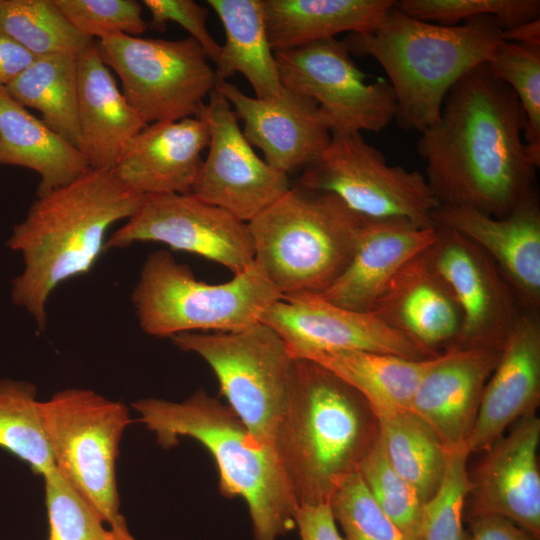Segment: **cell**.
<instances>
[{
	"instance_id": "obj_11",
	"label": "cell",
	"mask_w": 540,
	"mask_h": 540,
	"mask_svg": "<svg viewBox=\"0 0 540 540\" xmlns=\"http://www.w3.org/2000/svg\"><path fill=\"white\" fill-rule=\"evenodd\" d=\"M297 185L329 192L366 219H407L435 226L440 205L426 178L415 170L389 165L360 132H331L321 155L308 165Z\"/></svg>"
},
{
	"instance_id": "obj_15",
	"label": "cell",
	"mask_w": 540,
	"mask_h": 540,
	"mask_svg": "<svg viewBox=\"0 0 540 540\" xmlns=\"http://www.w3.org/2000/svg\"><path fill=\"white\" fill-rule=\"evenodd\" d=\"M197 116L207 123L210 139L191 193L249 223L289 191L288 175L255 153L231 105L216 88Z\"/></svg>"
},
{
	"instance_id": "obj_39",
	"label": "cell",
	"mask_w": 540,
	"mask_h": 540,
	"mask_svg": "<svg viewBox=\"0 0 540 540\" xmlns=\"http://www.w3.org/2000/svg\"><path fill=\"white\" fill-rule=\"evenodd\" d=\"M395 7L414 18L440 25L490 16L507 29L540 19L539 0H400Z\"/></svg>"
},
{
	"instance_id": "obj_18",
	"label": "cell",
	"mask_w": 540,
	"mask_h": 540,
	"mask_svg": "<svg viewBox=\"0 0 540 540\" xmlns=\"http://www.w3.org/2000/svg\"><path fill=\"white\" fill-rule=\"evenodd\" d=\"M219 90L243 126L247 141L274 169L288 175L303 170L328 146L331 131L312 99L283 87L278 97L259 99L234 84L217 80Z\"/></svg>"
},
{
	"instance_id": "obj_35",
	"label": "cell",
	"mask_w": 540,
	"mask_h": 540,
	"mask_svg": "<svg viewBox=\"0 0 540 540\" xmlns=\"http://www.w3.org/2000/svg\"><path fill=\"white\" fill-rule=\"evenodd\" d=\"M467 447L448 452L443 479L423 504L417 540H470L463 528L464 506L471 490Z\"/></svg>"
},
{
	"instance_id": "obj_44",
	"label": "cell",
	"mask_w": 540,
	"mask_h": 540,
	"mask_svg": "<svg viewBox=\"0 0 540 540\" xmlns=\"http://www.w3.org/2000/svg\"><path fill=\"white\" fill-rule=\"evenodd\" d=\"M35 59L34 54L0 32V88L8 86Z\"/></svg>"
},
{
	"instance_id": "obj_31",
	"label": "cell",
	"mask_w": 540,
	"mask_h": 540,
	"mask_svg": "<svg viewBox=\"0 0 540 540\" xmlns=\"http://www.w3.org/2000/svg\"><path fill=\"white\" fill-rule=\"evenodd\" d=\"M375 415L390 465L414 487L425 503L443 479L448 452L435 431L411 410L384 411Z\"/></svg>"
},
{
	"instance_id": "obj_28",
	"label": "cell",
	"mask_w": 540,
	"mask_h": 540,
	"mask_svg": "<svg viewBox=\"0 0 540 540\" xmlns=\"http://www.w3.org/2000/svg\"><path fill=\"white\" fill-rule=\"evenodd\" d=\"M207 4L219 17L226 37L215 62L217 80L227 81L240 73L256 98L278 97L283 86L268 39L262 0H208Z\"/></svg>"
},
{
	"instance_id": "obj_10",
	"label": "cell",
	"mask_w": 540,
	"mask_h": 540,
	"mask_svg": "<svg viewBox=\"0 0 540 540\" xmlns=\"http://www.w3.org/2000/svg\"><path fill=\"white\" fill-rule=\"evenodd\" d=\"M122 93L147 123L197 116L217 82L202 47L192 37L164 40L113 34L95 41Z\"/></svg>"
},
{
	"instance_id": "obj_16",
	"label": "cell",
	"mask_w": 540,
	"mask_h": 540,
	"mask_svg": "<svg viewBox=\"0 0 540 540\" xmlns=\"http://www.w3.org/2000/svg\"><path fill=\"white\" fill-rule=\"evenodd\" d=\"M294 358L314 351L363 350L421 360L434 357L372 312L338 306L321 293L283 295L261 316Z\"/></svg>"
},
{
	"instance_id": "obj_38",
	"label": "cell",
	"mask_w": 540,
	"mask_h": 540,
	"mask_svg": "<svg viewBox=\"0 0 540 540\" xmlns=\"http://www.w3.org/2000/svg\"><path fill=\"white\" fill-rule=\"evenodd\" d=\"M327 503L345 540H409L378 505L359 472L344 477Z\"/></svg>"
},
{
	"instance_id": "obj_32",
	"label": "cell",
	"mask_w": 540,
	"mask_h": 540,
	"mask_svg": "<svg viewBox=\"0 0 540 540\" xmlns=\"http://www.w3.org/2000/svg\"><path fill=\"white\" fill-rule=\"evenodd\" d=\"M0 32L36 57H78L94 41L66 19L54 0H0Z\"/></svg>"
},
{
	"instance_id": "obj_20",
	"label": "cell",
	"mask_w": 540,
	"mask_h": 540,
	"mask_svg": "<svg viewBox=\"0 0 540 540\" xmlns=\"http://www.w3.org/2000/svg\"><path fill=\"white\" fill-rule=\"evenodd\" d=\"M500 351L450 348L433 357L421 377L410 410L435 431L447 452L466 446Z\"/></svg>"
},
{
	"instance_id": "obj_33",
	"label": "cell",
	"mask_w": 540,
	"mask_h": 540,
	"mask_svg": "<svg viewBox=\"0 0 540 540\" xmlns=\"http://www.w3.org/2000/svg\"><path fill=\"white\" fill-rule=\"evenodd\" d=\"M0 447L39 475L55 469L45 437L37 387L28 381H0Z\"/></svg>"
},
{
	"instance_id": "obj_25",
	"label": "cell",
	"mask_w": 540,
	"mask_h": 540,
	"mask_svg": "<svg viewBox=\"0 0 540 540\" xmlns=\"http://www.w3.org/2000/svg\"><path fill=\"white\" fill-rule=\"evenodd\" d=\"M76 60L78 149L90 169L111 170L147 123L118 88L98 54L95 40Z\"/></svg>"
},
{
	"instance_id": "obj_27",
	"label": "cell",
	"mask_w": 540,
	"mask_h": 540,
	"mask_svg": "<svg viewBox=\"0 0 540 540\" xmlns=\"http://www.w3.org/2000/svg\"><path fill=\"white\" fill-rule=\"evenodd\" d=\"M394 0H262L274 52L335 38L342 32L369 33Z\"/></svg>"
},
{
	"instance_id": "obj_34",
	"label": "cell",
	"mask_w": 540,
	"mask_h": 540,
	"mask_svg": "<svg viewBox=\"0 0 540 540\" xmlns=\"http://www.w3.org/2000/svg\"><path fill=\"white\" fill-rule=\"evenodd\" d=\"M491 73L517 96L525 116L523 134L530 163L540 166V47L502 41L487 62Z\"/></svg>"
},
{
	"instance_id": "obj_4",
	"label": "cell",
	"mask_w": 540,
	"mask_h": 540,
	"mask_svg": "<svg viewBox=\"0 0 540 540\" xmlns=\"http://www.w3.org/2000/svg\"><path fill=\"white\" fill-rule=\"evenodd\" d=\"M503 32L502 24L490 16L440 25L394 5L372 32L350 33L343 41L350 53L381 65L395 95L397 123L421 133L439 120L451 88L491 59Z\"/></svg>"
},
{
	"instance_id": "obj_6",
	"label": "cell",
	"mask_w": 540,
	"mask_h": 540,
	"mask_svg": "<svg viewBox=\"0 0 540 540\" xmlns=\"http://www.w3.org/2000/svg\"><path fill=\"white\" fill-rule=\"evenodd\" d=\"M366 221L336 195L296 184L248 225L255 260L283 296L327 290L349 264Z\"/></svg>"
},
{
	"instance_id": "obj_9",
	"label": "cell",
	"mask_w": 540,
	"mask_h": 540,
	"mask_svg": "<svg viewBox=\"0 0 540 540\" xmlns=\"http://www.w3.org/2000/svg\"><path fill=\"white\" fill-rule=\"evenodd\" d=\"M170 339L208 363L229 407L258 441L272 446L294 359L281 337L258 322L237 332H185Z\"/></svg>"
},
{
	"instance_id": "obj_3",
	"label": "cell",
	"mask_w": 540,
	"mask_h": 540,
	"mask_svg": "<svg viewBox=\"0 0 540 540\" xmlns=\"http://www.w3.org/2000/svg\"><path fill=\"white\" fill-rule=\"evenodd\" d=\"M379 436L368 401L339 376L294 358L272 447L297 506L326 504Z\"/></svg>"
},
{
	"instance_id": "obj_41",
	"label": "cell",
	"mask_w": 540,
	"mask_h": 540,
	"mask_svg": "<svg viewBox=\"0 0 540 540\" xmlns=\"http://www.w3.org/2000/svg\"><path fill=\"white\" fill-rule=\"evenodd\" d=\"M151 14V24L157 30H163L168 21L182 26L206 53L208 59L217 61L221 45L207 29L208 11L193 0H144L142 1Z\"/></svg>"
},
{
	"instance_id": "obj_37",
	"label": "cell",
	"mask_w": 540,
	"mask_h": 540,
	"mask_svg": "<svg viewBox=\"0 0 540 540\" xmlns=\"http://www.w3.org/2000/svg\"><path fill=\"white\" fill-rule=\"evenodd\" d=\"M358 472L394 525L407 539L417 540L424 503L414 487L390 465L380 435L362 461Z\"/></svg>"
},
{
	"instance_id": "obj_2",
	"label": "cell",
	"mask_w": 540,
	"mask_h": 540,
	"mask_svg": "<svg viewBox=\"0 0 540 540\" xmlns=\"http://www.w3.org/2000/svg\"><path fill=\"white\" fill-rule=\"evenodd\" d=\"M143 196L111 170L86 173L41 196L14 226L7 246L21 253L23 271L11 282L12 301L39 330L47 325V303L62 283L88 273L105 251L108 229L127 220Z\"/></svg>"
},
{
	"instance_id": "obj_42",
	"label": "cell",
	"mask_w": 540,
	"mask_h": 540,
	"mask_svg": "<svg viewBox=\"0 0 540 540\" xmlns=\"http://www.w3.org/2000/svg\"><path fill=\"white\" fill-rule=\"evenodd\" d=\"M295 524L301 540H345L337 530L328 503L297 506Z\"/></svg>"
},
{
	"instance_id": "obj_29",
	"label": "cell",
	"mask_w": 540,
	"mask_h": 540,
	"mask_svg": "<svg viewBox=\"0 0 540 540\" xmlns=\"http://www.w3.org/2000/svg\"><path fill=\"white\" fill-rule=\"evenodd\" d=\"M298 358L315 361L346 381L368 401L375 414L410 410L420 379L433 359L363 350L314 351Z\"/></svg>"
},
{
	"instance_id": "obj_45",
	"label": "cell",
	"mask_w": 540,
	"mask_h": 540,
	"mask_svg": "<svg viewBox=\"0 0 540 540\" xmlns=\"http://www.w3.org/2000/svg\"><path fill=\"white\" fill-rule=\"evenodd\" d=\"M503 40L532 47H540V19L504 29Z\"/></svg>"
},
{
	"instance_id": "obj_30",
	"label": "cell",
	"mask_w": 540,
	"mask_h": 540,
	"mask_svg": "<svg viewBox=\"0 0 540 540\" xmlns=\"http://www.w3.org/2000/svg\"><path fill=\"white\" fill-rule=\"evenodd\" d=\"M77 57L49 54L36 57L4 89L18 104L41 113V120L52 131L78 148Z\"/></svg>"
},
{
	"instance_id": "obj_26",
	"label": "cell",
	"mask_w": 540,
	"mask_h": 540,
	"mask_svg": "<svg viewBox=\"0 0 540 540\" xmlns=\"http://www.w3.org/2000/svg\"><path fill=\"white\" fill-rule=\"evenodd\" d=\"M0 165H15L40 176L37 196L69 184L90 168L78 148L0 88Z\"/></svg>"
},
{
	"instance_id": "obj_13",
	"label": "cell",
	"mask_w": 540,
	"mask_h": 540,
	"mask_svg": "<svg viewBox=\"0 0 540 540\" xmlns=\"http://www.w3.org/2000/svg\"><path fill=\"white\" fill-rule=\"evenodd\" d=\"M159 242L200 255L233 275L255 259L248 223L192 193L143 196L136 211L106 239L105 250Z\"/></svg>"
},
{
	"instance_id": "obj_21",
	"label": "cell",
	"mask_w": 540,
	"mask_h": 540,
	"mask_svg": "<svg viewBox=\"0 0 540 540\" xmlns=\"http://www.w3.org/2000/svg\"><path fill=\"white\" fill-rule=\"evenodd\" d=\"M540 404V311L524 310L502 345L466 446L487 450L519 418Z\"/></svg>"
},
{
	"instance_id": "obj_36",
	"label": "cell",
	"mask_w": 540,
	"mask_h": 540,
	"mask_svg": "<svg viewBox=\"0 0 540 540\" xmlns=\"http://www.w3.org/2000/svg\"><path fill=\"white\" fill-rule=\"evenodd\" d=\"M48 540H134L129 531L106 528V522L58 473L45 474Z\"/></svg>"
},
{
	"instance_id": "obj_7",
	"label": "cell",
	"mask_w": 540,
	"mask_h": 540,
	"mask_svg": "<svg viewBox=\"0 0 540 540\" xmlns=\"http://www.w3.org/2000/svg\"><path fill=\"white\" fill-rule=\"evenodd\" d=\"M281 298L255 259L231 280L209 284L165 250L147 256L131 294L140 328L159 338L241 331L260 322Z\"/></svg>"
},
{
	"instance_id": "obj_14",
	"label": "cell",
	"mask_w": 540,
	"mask_h": 540,
	"mask_svg": "<svg viewBox=\"0 0 540 540\" xmlns=\"http://www.w3.org/2000/svg\"><path fill=\"white\" fill-rule=\"evenodd\" d=\"M436 227L437 236L427 254L462 316L459 337L451 348L501 350L526 309L486 253L457 231Z\"/></svg>"
},
{
	"instance_id": "obj_12",
	"label": "cell",
	"mask_w": 540,
	"mask_h": 540,
	"mask_svg": "<svg viewBox=\"0 0 540 540\" xmlns=\"http://www.w3.org/2000/svg\"><path fill=\"white\" fill-rule=\"evenodd\" d=\"M350 54L336 38L274 52L282 86L315 101L331 132H380L396 116L393 89L368 82Z\"/></svg>"
},
{
	"instance_id": "obj_5",
	"label": "cell",
	"mask_w": 540,
	"mask_h": 540,
	"mask_svg": "<svg viewBox=\"0 0 540 540\" xmlns=\"http://www.w3.org/2000/svg\"><path fill=\"white\" fill-rule=\"evenodd\" d=\"M132 406L161 447L190 437L211 453L220 492L248 505L254 540H277L296 527L297 504L273 447L258 441L229 406L203 389L181 402L141 398Z\"/></svg>"
},
{
	"instance_id": "obj_8",
	"label": "cell",
	"mask_w": 540,
	"mask_h": 540,
	"mask_svg": "<svg viewBox=\"0 0 540 540\" xmlns=\"http://www.w3.org/2000/svg\"><path fill=\"white\" fill-rule=\"evenodd\" d=\"M55 469L110 528L128 531L119 512L116 461L130 424L121 401L84 388H68L40 401Z\"/></svg>"
},
{
	"instance_id": "obj_17",
	"label": "cell",
	"mask_w": 540,
	"mask_h": 540,
	"mask_svg": "<svg viewBox=\"0 0 540 540\" xmlns=\"http://www.w3.org/2000/svg\"><path fill=\"white\" fill-rule=\"evenodd\" d=\"M540 419L527 414L485 450L476 466L466 519L503 516L540 538Z\"/></svg>"
},
{
	"instance_id": "obj_40",
	"label": "cell",
	"mask_w": 540,
	"mask_h": 540,
	"mask_svg": "<svg viewBox=\"0 0 540 540\" xmlns=\"http://www.w3.org/2000/svg\"><path fill=\"white\" fill-rule=\"evenodd\" d=\"M66 19L84 36H140L147 29L142 4L135 0H54Z\"/></svg>"
},
{
	"instance_id": "obj_23",
	"label": "cell",
	"mask_w": 540,
	"mask_h": 540,
	"mask_svg": "<svg viewBox=\"0 0 540 540\" xmlns=\"http://www.w3.org/2000/svg\"><path fill=\"white\" fill-rule=\"evenodd\" d=\"M370 312L434 356L453 347L461 331L460 309L427 249L394 275Z\"/></svg>"
},
{
	"instance_id": "obj_24",
	"label": "cell",
	"mask_w": 540,
	"mask_h": 540,
	"mask_svg": "<svg viewBox=\"0 0 540 540\" xmlns=\"http://www.w3.org/2000/svg\"><path fill=\"white\" fill-rule=\"evenodd\" d=\"M436 236V226L407 219H367L349 264L321 294L343 308L370 312L394 275L428 249Z\"/></svg>"
},
{
	"instance_id": "obj_1",
	"label": "cell",
	"mask_w": 540,
	"mask_h": 540,
	"mask_svg": "<svg viewBox=\"0 0 540 540\" xmlns=\"http://www.w3.org/2000/svg\"><path fill=\"white\" fill-rule=\"evenodd\" d=\"M524 129L517 96L487 63L466 73L447 94L439 120L417 142L439 204L502 218L536 195Z\"/></svg>"
},
{
	"instance_id": "obj_19",
	"label": "cell",
	"mask_w": 540,
	"mask_h": 540,
	"mask_svg": "<svg viewBox=\"0 0 540 540\" xmlns=\"http://www.w3.org/2000/svg\"><path fill=\"white\" fill-rule=\"evenodd\" d=\"M435 226L457 231L495 263L526 310L540 311V203L538 194L496 218L467 207L439 205Z\"/></svg>"
},
{
	"instance_id": "obj_43",
	"label": "cell",
	"mask_w": 540,
	"mask_h": 540,
	"mask_svg": "<svg viewBox=\"0 0 540 540\" xmlns=\"http://www.w3.org/2000/svg\"><path fill=\"white\" fill-rule=\"evenodd\" d=\"M470 540H539L538 537L499 515L467 518Z\"/></svg>"
},
{
	"instance_id": "obj_22",
	"label": "cell",
	"mask_w": 540,
	"mask_h": 540,
	"mask_svg": "<svg viewBox=\"0 0 540 540\" xmlns=\"http://www.w3.org/2000/svg\"><path fill=\"white\" fill-rule=\"evenodd\" d=\"M209 139L208 125L199 116L150 123L135 136L113 171L141 196L188 194Z\"/></svg>"
}]
</instances>
